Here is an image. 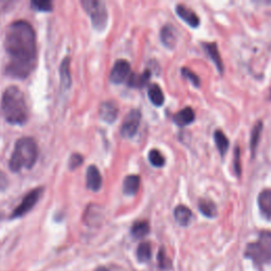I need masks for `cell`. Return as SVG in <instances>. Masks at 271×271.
Masks as SVG:
<instances>
[{
	"mask_svg": "<svg viewBox=\"0 0 271 271\" xmlns=\"http://www.w3.org/2000/svg\"><path fill=\"white\" fill-rule=\"evenodd\" d=\"M160 37L162 43L168 49H173L177 43V32L171 25H166L161 30Z\"/></svg>",
	"mask_w": 271,
	"mask_h": 271,
	"instance_id": "12",
	"label": "cell"
},
{
	"mask_svg": "<svg viewBox=\"0 0 271 271\" xmlns=\"http://www.w3.org/2000/svg\"><path fill=\"white\" fill-rule=\"evenodd\" d=\"M4 49L9 55L5 74L11 78L25 80L37 65L36 34L26 20L12 23L5 32Z\"/></svg>",
	"mask_w": 271,
	"mask_h": 271,
	"instance_id": "1",
	"label": "cell"
},
{
	"mask_svg": "<svg viewBox=\"0 0 271 271\" xmlns=\"http://www.w3.org/2000/svg\"><path fill=\"white\" fill-rule=\"evenodd\" d=\"M174 216L176 221H177L180 226L187 227L190 225V222H191L193 218V213L188 207L180 205L178 207H176L174 211Z\"/></svg>",
	"mask_w": 271,
	"mask_h": 271,
	"instance_id": "17",
	"label": "cell"
},
{
	"mask_svg": "<svg viewBox=\"0 0 271 271\" xmlns=\"http://www.w3.org/2000/svg\"><path fill=\"white\" fill-rule=\"evenodd\" d=\"M140 187V177L137 175L127 176L123 182V192L126 195H135Z\"/></svg>",
	"mask_w": 271,
	"mask_h": 271,
	"instance_id": "19",
	"label": "cell"
},
{
	"mask_svg": "<svg viewBox=\"0 0 271 271\" xmlns=\"http://www.w3.org/2000/svg\"><path fill=\"white\" fill-rule=\"evenodd\" d=\"M59 79H60V86L64 89H68L70 88L72 83L71 78V71H70V59L69 57H66L63 59L62 64H60L59 68Z\"/></svg>",
	"mask_w": 271,
	"mask_h": 271,
	"instance_id": "15",
	"label": "cell"
},
{
	"mask_svg": "<svg viewBox=\"0 0 271 271\" xmlns=\"http://www.w3.org/2000/svg\"><path fill=\"white\" fill-rule=\"evenodd\" d=\"M148 99L155 106H161L164 103V94L157 84H152L148 88Z\"/></svg>",
	"mask_w": 271,
	"mask_h": 271,
	"instance_id": "20",
	"label": "cell"
},
{
	"mask_svg": "<svg viewBox=\"0 0 271 271\" xmlns=\"http://www.w3.org/2000/svg\"><path fill=\"white\" fill-rule=\"evenodd\" d=\"M148 233H150V223L145 220L135 222L132 227V234L137 240L143 239Z\"/></svg>",
	"mask_w": 271,
	"mask_h": 271,
	"instance_id": "23",
	"label": "cell"
},
{
	"mask_svg": "<svg viewBox=\"0 0 271 271\" xmlns=\"http://www.w3.org/2000/svg\"><path fill=\"white\" fill-rule=\"evenodd\" d=\"M199 211L208 218H213L217 215V208L215 203L209 199H200L198 203Z\"/></svg>",
	"mask_w": 271,
	"mask_h": 271,
	"instance_id": "21",
	"label": "cell"
},
{
	"mask_svg": "<svg viewBox=\"0 0 271 271\" xmlns=\"http://www.w3.org/2000/svg\"><path fill=\"white\" fill-rule=\"evenodd\" d=\"M263 130V123L262 121H257L255 125L252 128V133H251V140H250V148H251V153L252 156L255 155L256 147L259 145V141L261 138V133Z\"/></svg>",
	"mask_w": 271,
	"mask_h": 271,
	"instance_id": "25",
	"label": "cell"
},
{
	"mask_svg": "<svg viewBox=\"0 0 271 271\" xmlns=\"http://www.w3.org/2000/svg\"><path fill=\"white\" fill-rule=\"evenodd\" d=\"M8 186V178H6L5 174L0 172V190H4Z\"/></svg>",
	"mask_w": 271,
	"mask_h": 271,
	"instance_id": "32",
	"label": "cell"
},
{
	"mask_svg": "<svg viewBox=\"0 0 271 271\" xmlns=\"http://www.w3.org/2000/svg\"><path fill=\"white\" fill-rule=\"evenodd\" d=\"M158 265L162 270L169 269L172 266L171 260L168 259L165 251L162 248L159 250V253H158Z\"/></svg>",
	"mask_w": 271,
	"mask_h": 271,
	"instance_id": "28",
	"label": "cell"
},
{
	"mask_svg": "<svg viewBox=\"0 0 271 271\" xmlns=\"http://www.w3.org/2000/svg\"><path fill=\"white\" fill-rule=\"evenodd\" d=\"M151 76H152V72L148 69H146L142 73H133L131 74L130 78H128L127 85L133 88H142L148 83V81L151 79Z\"/></svg>",
	"mask_w": 271,
	"mask_h": 271,
	"instance_id": "16",
	"label": "cell"
},
{
	"mask_svg": "<svg viewBox=\"0 0 271 271\" xmlns=\"http://www.w3.org/2000/svg\"><path fill=\"white\" fill-rule=\"evenodd\" d=\"M174 122L180 127H185L191 124L195 120V112L191 107H186L177 112L173 118Z\"/></svg>",
	"mask_w": 271,
	"mask_h": 271,
	"instance_id": "14",
	"label": "cell"
},
{
	"mask_svg": "<svg viewBox=\"0 0 271 271\" xmlns=\"http://www.w3.org/2000/svg\"><path fill=\"white\" fill-rule=\"evenodd\" d=\"M240 157H241V152H240V147L236 146L235 151H234V168L236 175L240 176L241 175V162H240Z\"/></svg>",
	"mask_w": 271,
	"mask_h": 271,
	"instance_id": "31",
	"label": "cell"
},
{
	"mask_svg": "<svg viewBox=\"0 0 271 271\" xmlns=\"http://www.w3.org/2000/svg\"><path fill=\"white\" fill-rule=\"evenodd\" d=\"M1 110L6 122L12 125H24L28 121V105L25 94L17 86H9L3 91Z\"/></svg>",
	"mask_w": 271,
	"mask_h": 271,
	"instance_id": "2",
	"label": "cell"
},
{
	"mask_svg": "<svg viewBox=\"0 0 271 271\" xmlns=\"http://www.w3.org/2000/svg\"><path fill=\"white\" fill-rule=\"evenodd\" d=\"M214 141L216 147L221 156H225L229 148V140L222 131L217 130L214 133Z\"/></svg>",
	"mask_w": 271,
	"mask_h": 271,
	"instance_id": "22",
	"label": "cell"
},
{
	"mask_svg": "<svg viewBox=\"0 0 271 271\" xmlns=\"http://www.w3.org/2000/svg\"><path fill=\"white\" fill-rule=\"evenodd\" d=\"M131 64L125 59H119L114 63L110 71V81L113 84H121L130 78Z\"/></svg>",
	"mask_w": 271,
	"mask_h": 271,
	"instance_id": "8",
	"label": "cell"
},
{
	"mask_svg": "<svg viewBox=\"0 0 271 271\" xmlns=\"http://www.w3.org/2000/svg\"><path fill=\"white\" fill-rule=\"evenodd\" d=\"M148 160L155 167H162L165 164V159L158 150H152L148 153Z\"/></svg>",
	"mask_w": 271,
	"mask_h": 271,
	"instance_id": "26",
	"label": "cell"
},
{
	"mask_svg": "<svg viewBox=\"0 0 271 271\" xmlns=\"http://www.w3.org/2000/svg\"><path fill=\"white\" fill-rule=\"evenodd\" d=\"M137 259L140 263H146L151 260L152 257V246L150 243L143 242L141 243L137 248Z\"/></svg>",
	"mask_w": 271,
	"mask_h": 271,
	"instance_id": "24",
	"label": "cell"
},
{
	"mask_svg": "<svg viewBox=\"0 0 271 271\" xmlns=\"http://www.w3.org/2000/svg\"><path fill=\"white\" fill-rule=\"evenodd\" d=\"M82 5L88 15L90 16L93 28L103 31L108 22V12L104 2L99 0H82Z\"/></svg>",
	"mask_w": 271,
	"mask_h": 271,
	"instance_id": "5",
	"label": "cell"
},
{
	"mask_svg": "<svg viewBox=\"0 0 271 271\" xmlns=\"http://www.w3.org/2000/svg\"><path fill=\"white\" fill-rule=\"evenodd\" d=\"M32 8L38 12H51L53 5L51 1L48 0H34L31 2Z\"/></svg>",
	"mask_w": 271,
	"mask_h": 271,
	"instance_id": "27",
	"label": "cell"
},
{
	"mask_svg": "<svg viewBox=\"0 0 271 271\" xmlns=\"http://www.w3.org/2000/svg\"><path fill=\"white\" fill-rule=\"evenodd\" d=\"M245 256L257 266L271 264V231H262L255 242L250 243Z\"/></svg>",
	"mask_w": 271,
	"mask_h": 271,
	"instance_id": "4",
	"label": "cell"
},
{
	"mask_svg": "<svg viewBox=\"0 0 271 271\" xmlns=\"http://www.w3.org/2000/svg\"><path fill=\"white\" fill-rule=\"evenodd\" d=\"M141 122V112L137 109H133L128 112L123 123L121 125L120 134L123 138H133L137 134Z\"/></svg>",
	"mask_w": 271,
	"mask_h": 271,
	"instance_id": "7",
	"label": "cell"
},
{
	"mask_svg": "<svg viewBox=\"0 0 271 271\" xmlns=\"http://www.w3.org/2000/svg\"><path fill=\"white\" fill-rule=\"evenodd\" d=\"M38 148L36 141L30 137H24L17 140L9 162L12 172L18 173L22 168L31 169L36 163Z\"/></svg>",
	"mask_w": 271,
	"mask_h": 271,
	"instance_id": "3",
	"label": "cell"
},
{
	"mask_svg": "<svg viewBox=\"0 0 271 271\" xmlns=\"http://www.w3.org/2000/svg\"><path fill=\"white\" fill-rule=\"evenodd\" d=\"M86 186L93 192H98L102 187V175L96 165H90L87 168Z\"/></svg>",
	"mask_w": 271,
	"mask_h": 271,
	"instance_id": "11",
	"label": "cell"
},
{
	"mask_svg": "<svg viewBox=\"0 0 271 271\" xmlns=\"http://www.w3.org/2000/svg\"><path fill=\"white\" fill-rule=\"evenodd\" d=\"M83 163V157L80 154H73L71 155V157L69 159V162H68V166H69L70 169H76L80 165H82Z\"/></svg>",
	"mask_w": 271,
	"mask_h": 271,
	"instance_id": "30",
	"label": "cell"
},
{
	"mask_svg": "<svg viewBox=\"0 0 271 271\" xmlns=\"http://www.w3.org/2000/svg\"><path fill=\"white\" fill-rule=\"evenodd\" d=\"M43 193H44V188L42 187L33 189L32 191H30L25 196L22 202L19 203V206L16 207L14 211L12 212L10 218L11 219L19 218V217H23V216H25L27 213H29L31 210L35 207L39 198L42 197Z\"/></svg>",
	"mask_w": 271,
	"mask_h": 271,
	"instance_id": "6",
	"label": "cell"
},
{
	"mask_svg": "<svg viewBox=\"0 0 271 271\" xmlns=\"http://www.w3.org/2000/svg\"><path fill=\"white\" fill-rule=\"evenodd\" d=\"M119 114V107L116 102L105 101L99 107L100 118L107 122V123H113L117 120Z\"/></svg>",
	"mask_w": 271,
	"mask_h": 271,
	"instance_id": "9",
	"label": "cell"
},
{
	"mask_svg": "<svg viewBox=\"0 0 271 271\" xmlns=\"http://www.w3.org/2000/svg\"><path fill=\"white\" fill-rule=\"evenodd\" d=\"M176 13H177L178 16L184 22H186L190 27H192V28H197L200 24V19L197 14L185 4H178L176 6Z\"/></svg>",
	"mask_w": 271,
	"mask_h": 271,
	"instance_id": "10",
	"label": "cell"
},
{
	"mask_svg": "<svg viewBox=\"0 0 271 271\" xmlns=\"http://www.w3.org/2000/svg\"><path fill=\"white\" fill-rule=\"evenodd\" d=\"M257 203L262 214L267 218L271 217V189L262 191L257 198Z\"/></svg>",
	"mask_w": 271,
	"mask_h": 271,
	"instance_id": "13",
	"label": "cell"
},
{
	"mask_svg": "<svg viewBox=\"0 0 271 271\" xmlns=\"http://www.w3.org/2000/svg\"><path fill=\"white\" fill-rule=\"evenodd\" d=\"M181 73H182V76H184L185 78H187L188 80L191 81V83L196 86V87H198L200 85V80L199 78L196 76V74L192 71V70H190L189 68H182L181 69Z\"/></svg>",
	"mask_w": 271,
	"mask_h": 271,
	"instance_id": "29",
	"label": "cell"
},
{
	"mask_svg": "<svg viewBox=\"0 0 271 271\" xmlns=\"http://www.w3.org/2000/svg\"><path fill=\"white\" fill-rule=\"evenodd\" d=\"M202 46H203V48L206 49L207 53L209 54V56L211 57V59L214 62L215 66L217 67L218 71L220 73H222L223 64H222L220 54H219V51L217 48V45H216L215 43H205V44H202Z\"/></svg>",
	"mask_w": 271,
	"mask_h": 271,
	"instance_id": "18",
	"label": "cell"
}]
</instances>
